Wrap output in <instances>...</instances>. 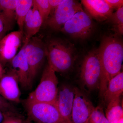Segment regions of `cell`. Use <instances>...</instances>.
Instances as JSON below:
<instances>
[{
    "label": "cell",
    "instance_id": "1",
    "mask_svg": "<svg viewBox=\"0 0 123 123\" xmlns=\"http://www.w3.org/2000/svg\"><path fill=\"white\" fill-rule=\"evenodd\" d=\"M98 51L101 69L99 93L103 98L109 82L121 72L123 60V43L116 37L106 36L102 40Z\"/></svg>",
    "mask_w": 123,
    "mask_h": 123
},
{
    "label": "cell",
    "instance_id": "2",
    "mask_svg": "<svg viewBox=\"0 0 123 123\" xmlns=\"http://www.w3.org/2000/svg\"><path fill=\"white\" fill-rule=\"evenodd\" d=\"M46 46L48 65L55 72H66L72 68L76 58L73 45L61 40L53 39Z\"/></svg>",
    "mask_w": 123,
    "mask_h": 123
},
{
    "label": "cell",
    "instance_id": "3",
    "mask_svg": "<svg viewBox=\"0 0 123 123\" xmlns=\"http://www.w3.org/2000/svg\"><path fill=\"white\" fill-rule=\"evenodd\" d=\"M58 84L55 72L48 64L43 71L39 84L27 98L35 102L56 104Z\"/></svg>",
    "mask_w": 123,
    "mask_h": 123
},
{
    "label": "cell",
    "instance_id": "4",
    "mask_svg": "<svg viewBox=\"0 0 123 123\" xmlns=\"http://www.w3.org/2000/svg\"><path fill=\"white\" fill-rule=\"evenodd\" d=\"M27 119L34 123H64L56 104L26 99L23 102Z\"/></svg>",
    "mask_w": 123,
    "mask_h": 123
},
{
    "label": "cell",
    "instance_id": "5",
    "mask_svg": "<svg viewBox=\"0 0 123 123\" xmlns=\"http://www.w3.org/2000/svg\"><path fill=\"white\" fill-rule=\"evenodd\" d=\"M101 73L98 49L91 51L84 58L80 72L82 83L88 90L99 89Z\"/></svg>",
    "mask_w": 123,
    "mask_h": 123
},
{
    "label": "cell",
    "instance_id": "6",
    "mask_svg": "<svg viewBox=\"0 0 123 123\" xmlns=\"http://www.w3.org/2000/svg\"><path fill=\"white\" fill-rule=\"evenodd\" d=\"M29 67V80L31 86L46 57V46L40 38L33 37L23 45Z\"/></svg>",
    "mask_w": 123,
    "mask_h": 123
},
{
    "label": "cell",
    "instance_id": "7",
    "mask_svg": "<svg viewBox=\"0 0 123 123\" xmlns=\"http://www.w3.org/2000/svg\"><path fill=\"white\" fill-rule=\"evenodd\" d=\"M93 27L92 17L83 10L75 14L60 31L73 37L84 39L89 37Z\"/></svg>",
    "mask_w": 123,
    "mask_h": 123
},
{
    "label": "cell",
    "instance_id": "8",
    "mask_svg": "<svg viewBox=\"0 0 123 123\" xmlns=\"http://www.w3.org/2000/svg\"><path fill=\"white\" fill-rule=\"evenodd\" d=\"M83 10L81 4L78 1L64 0L50 14L45 23L52 30L60 31L75 14Z\"/></svg>",
    "mask_w": 123,
    "mask_h": 123
},
{
    "label": "cell",
    "instance_id": "9",
    "mask_svg": "<svg viewBox=\"0 0 123 123\" xmlns=\"http://www.w3.org/2000/svg\"><path fill=\"white\" fill-rule=\"evenodd\" d=\"M74 97L72 112L73 123H88L95 107L90 100L77 88H74Z\"/></svg>",
    "mask_w": 123,
    "mask_h": 123
},
{
    "label": "cell",
    "instance_id": "10",
    "mask_svg": "<svg viewBox=\"0 0 123 123\" xmlns=\"http://www.w3.org/2000/svg\"><path fill=\"white\" fill-rule=\"evenodd\" d=\"M23 39V33L20 31L11 32L2 38L0 42V63L2 66L10 63Z\"/></svg>",
    "mask_w": 123,
    "mask_h": 123
},
{
    "label": "cell",
    "instance_id": "11",
    "mask_svg": "<svg viewBox=\"0 0 123 123\" xmlns=\"http://www.w3.org/2000/svg\"><path fill=\"white\" fill-rule=\"evenodd\" d=\"M19 84L17 76L10 68L0 79V94L7 101L19 103L21 96Z\"/></svg>",
    "mask_w": 123,
    "mask_h": 123
},
{
    "label": "cell",
    "instance_id": "12",
    "mask_svg": "<svg viewBox=\"0 0 123 123\" xmlns=\"http://www.w3.org/2000/svg\"><path fill=\"white\" fill-rule=\"evenodd\" d=\"M74 97V88L64 85L59 89L56 105L64 123H73L72 112Z\"/></svg>",
    "mask_w": 123,
    "mask_h": 123
},
{
    "label": "cell",
    "instance_id": "13",
    "mask_svg": "<svg viewBox=\"0 0 123 123\" xmlns=\"http://www.w3.org/2000/svg\"><path fill=\"white\" fill-rule=\"evenodd\" d=\"M43 23L41 15L35 3L27 13L23 25V45L38 32Z\"/></svg>",
    "mask_w": 123,
    "mask_h": 123
},
{
    "label": "cell",
    "instance_id": "14",
    "mask_svg": "<svg viewBox=\"0 0 123 123\" xmlns=\"http://www.w3.org/2000/svg\"><path fill=\"white\" fill-rule=\"evenodd\" d=\"M10 64L11 65V68L17 76L19 84L22 88L26 89L30 87L29 67L23 48L21 49Z\"/></svg>",
    "mask_w": 123,
    "mask_h": 123
},
{
    "label": "cell",
    "instance_id": "15",
    "mask_svg": "<svg viewBox=\"0 0 123 123\" xmlns=\"http://www.w3.org/2000/svg\"><path fill=\"white\" fill-rule=\"evenodd\" d=\"M81 2L87 12L97 21L107 20L113 12L105 0H82Z\"/></svg>",
    "mask_w": 123,
    "mask_h": 123
},
{
    "label": "cell",
    "instance_id": "16",
    "mask_svg": "<svg viewBox=\"0 0 123 123\" xmlns=\"http://www.w3.org/2000/svg\"><path fill=\"white\" fill-rule=\"evenodd\" d=\"M123 92V73L112 78L109 82L103 98L106 104L117 98L120 97Z\"/></svg>",
    "mask_w": 123,
    "mask_h": 123
},
{
    "label": "cell",
    "instance_id": "17",
    "mask_svg": "<svg viewBox=\"0 0 123 123\" xmlns=\"http://www.w3.org/2000/svg\"><path fill=\"white\" fill-rule=\"evenodd\" d=\"M105 116L110 123H118L123 119V110L120 97L113 99L107 104Z\"/></svg>",
    "mask_w": 123,
    "mask_h": 123
},
{
    "label": "cell",
    "instance_id": "18",
    "mask_svg": "<svg viewBox=\"0 0 123 123\" xmlns=\"http://www.w3.org/2000/svg\"><path fill=\"white\" fill-rule=\"evenodd\" d=\"M33 0H17L15 9V20L20 31L23 33V25L26 16L33 6Z\"/></svg>",
    "mask_w": 123,
    "mask_h": 123
},
{
    "label": "cell",
    "instance_id": "19",
    "mask_svg": "<svg viewBox=\"0 0 123 123\" xmlns=\"http://www.w3.org/2000/svg\"><path fill=\"white\" fill-rule=\"evenodd\" d=\"M17 0H0V14L13 25L15 20V9Z\"/></svg>",
    "mask_w": 123,
    "mask_h": 123
},
{
    "label": "cell",
    "instance_id": "20",
    "mask_svg": "<svg viewBox=\"0 0 123 123\" xmlns=\"http://www.w3.org/2000/svg\"><path fill=\"white\" fill-rule=\"evenodd\" d=\"M107 20L113 24L114 30L117 34L120 35L123 34V7L112 13Z\"/></svg>",
    "mask_w": 123,
    "mask_h": 123
},
{
    "label": "cell",
    "instance_id": "21",
    "mask_svg": "<svg viewBox=\"0 0 123 123\" xmlns=\"http://www.w3.org/2000/svg\"><path fill=\"white\" fill-rule=\"evenodd\" d=\"M43 23L46 22L51 13L48 0H34Z\"/></svg>",
    "mask_w": 123,
    "mask_h": 123
},
{
    "label": "cell",
    "instance_id": "22",
    "mask_svg": "<svg viewBox=\"0 0 123 123\" xmlns=\"http://www.w3.org/2000/svg\"><path fill=\"white\" fill-rule=\"evenodd\" d=\"M88 123H110L101 107H95Z\"/></svg>",
    "mask_w": 123,
    "mask_h": 123
},
{
    "label": "cell",
    "instance_id": "23",
    "mask_svg": "<svg viewBox=\"0 0 123 123\" xmlns=\"http://www.w3.org/2000/svg\"><path fill=\"white\" fill-rule=\"evenodd\" d=\"M0 111L4 114H21L17 108L0 94Z\"/></svg>",
    "mask_w": 123,
    "mask_h": 123
},
{
    "label": "cell",
    "instance_id": "24",
    "mask_svg": "<svg viewBox=\"0 0 123 123\" xmlns=\"http://www.w3.org/2000/svg\"><path fill=\"white\" fill-rule=\"evenodd\" d=\"M12 24L9 22L3 16L0 14V36H5L6 33L11 30Z\"/></svg>",
    "mask_w": 123,
    "mask_h": 123
},
{
    "label": "cell",
    "instance_id": "25",
    "mask_svg": "<svg viewBox=\"0 0 123 123\" xmlns=\"http://www.w3.org/2000/svg\"><path fill=\"white\" fill-rule=\"evenodd\" d=\"M7 123H23L24 120L21 114H4Z\"/></svg>",
    "mask_w": 123,
    "mask_h": 123
},
{
    "label": "cell",
    "instance_id": "26",
    "mask_svg": "<svg viewBox=\"0 0 123 123\" xmlns=\"http://www.w3.org/2000/svg\"><path fill=\"white\" fill-rule=\"evenodd\" d=\"M106 2L109 5L113 10H117L123 7V0H105Z\"/></svg>",
    "mask_w": 123,
    "mask_h": 123
},
{
    "label": "cell",
    "instance_id": "27",
    "mask_svg": "<svg viewBox=\"0 0 123 123\" xmlns=\"http://www.w3.org/2000/svg\"><path fill=\"white\" fill-rule=\"evenodd\" d=\"M50 8L51 14L54 10L61 4L63 1L64 0H48Z\"/></svg>",
    "mask_w": 123,
    "mask_h": 123
},
{
    "label": "cell",
    "instance_id": "28",
    "mask_svg": "<svg viewBox=\"0 0 123 123\" xmlns=\"http://www.w3.org/2000/svg\"><path fill=\"white\" fill-rule=\"evenodd\" d=\"M5 73V71L2 64L0 63V79L2 77L3 75Z\"/></svg>",
    "mask_w": 123,
    "mask_h": 123
},
{
    "label": "cell",
    "instance_id": "29",
    "mask_svg": "<svg viewBox=\"0 0 123 123\" xmlns=\"http://www.w3.org/2000/svg\"><path fill=\"white\" fill-rule=\"evenodd\" d=\"M4 118V114L0 111V123H1Z\"/></svg>",
    "mask_w": 123,
    "mask_h": 123
},
{
    "label": "cell",
    "instance_id": "30",
    "mask_svg": "<svg viewBox=\"0 0 123 123\" xmlns=\"http://www.w3.org/2000/svg\"><path fill=\"white\" fill-rule=\"evenodd\" d=\"M24 123H32L31 121H29L28 120L26 119L25 120H24Z\"/></svg>",
    "mask_w": 123,
    "mask_h": 123
},
{
    "label": "cell",
    "instance_id": "31",
    "mask_svg": "<svg viewBox=\"0 0 123 123\" xmlns=\"http://www.w3.org/2000/svg\"><path fill=\"white\" fill-rule=\"evenodd\" d=\"M1 123H7L6 120L4 118V119H3V121L1 122Z\"/></svg>",
    "mask_w": 123,
    "mask_h": 123
},
{
    "label": "cell",
    "instance_id": "32",
    "mask_svg": "<svg viewBox=\"0 0 123 123\" xmlns=\"http://www.w3.org/2000/svg\"><path fill=\"white\" fill-rule=\"evenodd\" d=\"M5 36H0V42L1 40L2 39V38L4 37Z\"/></svg>",
    "mask_w": 123,
    "mask_h": 123
},
{
    "label": "cell",
    "instance_id": "33",
    "mask_svg": "<svg viewBox=\"0 0 123 123\" xmlns=\"http://www.w3.org/2000/svg\"><path fill=\"white\" fill-rule=\"evenodd\" d=\"M118 123H123V119L120 120V121Z\"/></svg>",
    "mask_w": 123,
    "mask_h": 123
},
{
    "label": "cell",
    "instance_id": "34",
    "mask_svg": "<svg viewBox=\"0 0 123 123\" xmlns=\"http://www.w3.org/2000/svg\"></svg>",
    "mask_w": 123,
    "mask_h": 123
}]
</instances>
